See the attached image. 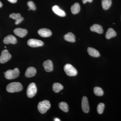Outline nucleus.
<instances>
[{
    "mask_svg": "<svg viewBox=\"0 0 121 121\" xmlns=\"http://www.w3.org/2000/svg\"><path fill=\"white\" fill-rule=\"evenodd\" d=\"M117 36V33L112 28H110L108 29L106 35V38L110 39Z\"/></svg>",
    "mask_w": 121,
    "mask_h": 121,
    "instance_id": "nucleus-19",
    "label": "nucleus"
},
{
    "mask_svg": "<svg viewBox=\"0 0 121 121\" xmlns=\"http://www.w3.org/2000/svg\"><path fill=\"white\" fill-rule=\"evenodd\" d=\"M82 109L85 113H88L90 111L89 102L88 99L86 96L82 98Z\"/></svg>",
    "mask_w": 121,
    "mask_h": 121,
    "instance_id": "nucleus-8",
    "label": "nucleus"
},
{
    "mask_svg": "<svg viewBox=\"0 0 121 121\" xmlns=\"http://www.w3.org/2000/svg\"><path fill=\"white\" fill-rule=\"evenodd\" d=\"M38 33L41 37H47L51 36L52 35L51 31L47 28H42L38 31Z\"/></svg>",
    "mask_w": 121,
    "mask_h": 121,
    "instance_id": "nucleus-10",
    "label": "nucleus"
},
{
    "mask_svg": "<svg viewBox=\"0 0 121 121\" xmlns=\"http://www.w3.org/2000/svg\"><path fill=\"white\" fill-rule=\"evenodd\" d=\"M52 10L54 13L59 16L64 17L66 16V14L65 12L60 9L57 5L53 6L52 8Z\"/></svg>",
    "mask_w": 121,
    "mask_h": 121,
    "instance_id": "nucleus-14",
    "label": "nucleus"
},
{
    "mask_svg": "<svg viewBox=\"0 0 121 121\" xmlns=\"http://www.w3.org/2000/svg\"><path fill=\"white\" fill-rule=\"evenodd\" d=\"M2 6V4L1 2L0 1V8H1Z\"/></svg>",
    "mask_w": 121,
    "mask_h": 121,
    "instance_id": "nucleus-30",
    "label": "nucleus"
},
{
    "mask_svg": "<svg viewBox=\"0 0 121 121\" xmlns=\"http://www.w3.org/2000/svg\"><path fill=\"white\" fill-rule=\"evenodd\" d=\"M29 46L32 48L38 47L43 45V42L39 40L35 39H30L27 41Z\"/></svg>",
    "mask_w": 121,
    "mask_h": 121,
    "instance_id": "nucleus-7",
    "label": "nucleus"
},
{
    "mask_svg": "<svg viewBox=\"0 0 121 121\" xmlns=\"http://www.w3.org/2000/svg\"><path fill=\"white\" fill-rule=\"evenodd\" d=\"M9 17L15 20L16 25L19 24L24 20L23 17H22L21 14L19 13H11L9 15Z\"/></svg>",
    "mask_w": 121,
    "mask_h": 121,
    "instance_id": "nucleus-9",
    "label": "nucleus"
},
{
    "mask_svg": "<svg viewBox=\"0 0 121 121\" xmlns=\"http://www.w3.org/2000/svg\"><path fill=\"white\" fill-rule=\"evenodd\" d=\"M36 73V70L33 67H29L26 70L25 76L27 78H31L35 75Z\"/></svg>",
    "mask_w": 121,
    "mask_h": 121,
    "instance_id": "nucleus-15",
    "label": "nucleus"
},
{
    "mask_svg": "<svg viewBox=\"0 0 121 121\" xmlns=\"http://www.w3.org/2000/svg\"><path fill=\"white\" fill-rule=\"evenodd\" d=\"M27 5L30 10L31 9L33 11H35L36 9V7L34 2L32 1H28L27 3Z\"/></svg>",
    "mask_w": 121,
    "mask_h": 121,
    "instance_id": "nucleus-26",
    "label": "nucleus"
},
{
    "mask_svg": "<svg viewBox=\"0 0 121 121\" xmlns=\"http://www.w3.org/2000/svg\"><path fill=\"white\" fill-rule=\"evenodd\" d=\"M64 39L66 41L71 43H74L75 41V36L71 32H69L65 35L64 36Z\"/></svg>",
    "mask_w": 121,
    "mask_h": 121,
    "instance_id": "nucleus-18",
    "label": "nucleus"
},
{
    "mask_svg": "<svg viewBox=\"0 0 121 121\" xmlns=\"http://www.w3.org/2000/svg\"><path fill=\"white\" fill-rule=\"evenodd\" d=\"M54 121H60V120L59 119H58V118H55V119H54Z\"/></svg>",
    "mask_w": 121,
    "mask_h": 121,
    "instance_id": "nucleus-29",
    "label": "nucleus"
},
{
    "mask_svg": "<svg viewBox=\"0 0 121 121\" xmlns=\"http://www.w3.org/2000/svg\"><path fill=\"white\" fill-rule=\"evenodd\" d=\"M59 107L60 109L65 112H67L68 111L69 107L68 104L64 102H61L59 104Z\"/></svg>",
    "mask_w": 121,
    "mask_h": 121,
    "instance_id": "nucleus-23",
    "label": "nucleus"
},
{
    "mask_svg": "<svg viewBox=\"0 0 121 121\" xmlns=\"http://www.w3.org/2000/svg\"><path fill=\"white\" fill-rule=\"evenodd\" d=\"M91 30L92 31L97 33L99 34L103 33V30L102 27L99 25L95 24L91 26L90 28Z\"/></svg>",
    "mask_w": 121,
    "mask_h": 121,
    "instance_id": "nucleus-16",
    "label": "nucleus"
},
{
    "mask_svg": "<svg viewBox=\"0 0 121 121\" xmlns=\"http://www.w3.org/2000/svg\"><path fill=\"white\" fill-rule=\"evenodd\" d=\"M105 108V105L103 103H100L98 104L97 108V110L99 114H102L104 111Z\"/></svg>",
    "mask_w": 121,
    "mask_h": 121,
    "instance_id": "nucleus-25",
    "label": "nucleus"
},
{
    "mask_svg": "<svg viewBox=\"0 0 121 121\" xmlns=\"http://www.w3.org/2000/svg\"><path fill=\"white\" fill-rule=\"evenodd\" d=\"M23 86L20 83L13 82L9 84L7 86V91L9 93L19 92L23 90Z\"/></svg>",
    "mask_w": 121,
    "mask_h": 121,
    "instance_id": "nucleus-1",
    "label": "nucleus"
},
{
    "mask_svg": "<svg viewBox=\"0 0 121 121\" xmlns=\"http://www.w3.org/2000/svg\"><path fill=\"white\" fill-rule=\"evenodd\" d=\"M15 35L20 37H23L27 34V31L26 29L21 28H16L13 31Z\"/></svg>",
    "mask_w": 121,
    "mask_h": 121,
    "instance_id": "nucleus-13",
    "label": "nucleus"
},
{
    "mask_svg": "<svg viewBox=\"0 0 121 121\" xmlns=\"http://www.w3.org/2000/svg\"><path fill=\"white\" fill-rule=\"evenodd\" d=\"M5 47V48H6V47Z\"/></svg>",
    "mask_w": 121,
    "mask_h": 121,
    "instance_id": "nucleus-31",
    "label": "nucleus"
},
{
    "mask_svg": "<svg viewBox=\"0 0 121 121\" xmlns=\"http://www.w3.org/2000/svg\"><path fill=\"white\" fill-rule=\"evenodd\" d=\"M19 73V69L15 68L13 70H9L7 71L4 74V76L7 79H13L17 78Z\"/></svg>",
    "mask_w": 121,
    "mask_h": 121,
    "instance_id": "nucleus-3",
    "label": "nucleus"
},
{
    "mask_svg": "<svg viewBox=\"0 0 121 121\" xmlns=\"http://www.w3.org/2000/svg\"><path fill=\"white\" fill-rule=\"evenodd\" d=\"M37 89L36 84L34 83H31L29 84L27 90V95L29 98L34 97L37 93Z\"/></svg>",
    "mask_w": 121,
    "mask_h": 121,
    "instance_id": "nucleus-5",
    "label": "nucleus"
},
{
    "mask_svg": "<svg viewBox=\"0 0 121 121\" xmlns=\"http://www.w3.org/2000/svg\"><path fill=\"white\" fill-rule=\"evenodd\" d=\"M80 4L78 3H75L71 6V8L72 13L73 14H76L80 12Z\"/></svg>",
    "mask_w": 121,
    "mask_h": 121,
    "instance_id": "nucleus-20",
    "label": "nucleus"
},
{
    "mask_svg": "<svg viewBox=\"0 0 121 121\" xmlns=\"http://www.w3.org/2000/svg\"><path fill=\"white\" fill-rule=\"evenodd\" d=\"M87 52L91 56L95 58L99 57L100 55L99 52L96 49L92 48H87Z\"/></svg>",
    "mask_w": 121,
    "mask_h": 121,
    "instance_id": "nucleus-17",
    "label": "nucleus"
},
{
    "mask_svg": "<svg viewBox=\"0 0 121 121\" xmlns=\"http://www.w3.org/2000/svg\"><path fill=\"white\" fill-rule=\"evenodd\" d=\"M3 42L5 44L9 43L15 44L17 43V40L16 37L12 35H9L5 37Z\"/></svg>",
    "mask_w": 121,
    "mask_h": 121,
    "instance_id": "nucleus-11",
    "label": "nucleus"
},
{
    "mask_svg": "<svg viewBox=\"0 0 121 121\" xmlns=\"http://www.w3.org/2000/svg\"><path fill=\"white\" fill-rule=\"evenodd\" d=\"M83 3L84 4L86 3L87 2H91L93 1V0H82Z\"/></svg>",
    "mask_w": 121,
    "mask_h": 121,
    "instance_id": "nucleus-27",
    "label": "nucleus"
},
{
    "mask_svg": "<svg viewBox=\"0 0 121 121\" xmlns=\"http://www.w3.org/2000/svg\"><path fill=\"white\" fill-rule=\"evenodd\" d=\"M51 105L50 102L48 100H44L39 103L38 105V109L40 113L44 114L50 109Z\"/></svg>",
    "mask_w": 121,
    "mask_h": 121,
    "instance_id": "nucleus-2",
    "label": "nucleus"
},
{
    "mask_svg": "<svg viewBox=\"0 0 121 121\" xmlns=\"http://www.w3.org/2000/svg\"><path fill=\"white\" fill-rule=\"evenodd\" d=\"M94 93L95 95L98 96H101L104 94V91L100 87H96L94 89Z\"/></svg>",
    "mask_w": 121,
    "mask_h": 121,
    "instance_id": "nucleus-24",
    "label": "nucleus"
},
{
    "mask_svg": "<svg viewBox=\"0 0 121 121\" xmlns=\"http://www.w3.org/2000/svg\"><path fill=\"white\" fill-rule=\"evenodd\" d=\"M44 70L47 72H51L53 70V63L52 60H48L44 61L43 64Z\"/></svg>",
    "mask_w": 121,
    "mask_h": 121,
    "instance_id": "nucleus-12",
    "label": "nucleus"
},
{
    "mask_svg": "<svg viewBox=\"0 0 121 121\" xmlns=\"http://www.w3.org/2000/svg\"><path fill=\"white\" fill-rule=\"evenodd\" d=\"M11 55L9 54L8 50H3L1 52V55L0 56V63L4 64L7 62L11 59Z\"/></svg>",
    "mask_w": 121,
    "mask_h": 121,
    "instance_id": "nucleus-6",
    "label": "nucleus"
},
{
    "mask_svg": "<svg viewBox=\"0 0 121 121\" xmlns=\"http://www.w3.org/2000/svg\"><path fill=\"white\" fill-rule=\"evenodd\" d=\"M112 2L111 0H102V7L104 10H107L111 6Z\"/></svg>",
    "mask_w": 121,
    "mask_h": 121,
    "instance_id": "nucleus-21",
    "label": "nucleus"
},
{
    "mask_svg": "<svg viewBox=\"0 0 121 121\" xmlns=\"http://www.w3.org/2000/svg\"><path fill=\"white\" fill-rule=\"evenodd\" d=\"M9 2L12 3H15L17 2V0H8Z\"/></svg>",
    "mask_w": 121,
    "mask_h": 121,
    "instance_id": "nucleus-28",
    "label": "nucleus"
},
{
    "mask_svg": "<svg viewBox=\"0 0 121 121\" xmlns=\"http://www.w3.org/2000/svg\"><path fill=\"white\" fill-rule=\"evenodd\" d=\"M63 86L59 83H55L52 86V89L54 92L58 93L63 89Z\"/></svg>",
    "mask_w": 121,
    "mask_h": 121,
    "instance_id": "nucleus-22",
    "label": "nucleus"
},
{
    "mask_svg": "<svg viewBox=\"0 0 121 121\" xmlns=\"http://www.w3.org/2000/svg\"><path fill=\"white\" fill-rule=\"evenodd\" d=\"M64 70L67 75L70 76H74L77 75L78 71L71 64H66L64 67Z\"/></svg>",
    "mask_w": 121,
    "mask_h": 121,
    "instance_id": "nucleus-4",
    "label": "nucleus"
}]
</instances>
